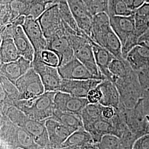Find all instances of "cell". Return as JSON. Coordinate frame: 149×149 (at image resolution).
Returning <instances> with one entry per match:
<instances>
[{"instance_id":"f907efd6","label":"cell","mask_w":149,"mask_h":149,"mask_svg":"<svg viewBox=\"0 0 149 149\" xmlns=\"http://www.w3.org/2000/svg\"><path fill=\"white\" fill-rule=\"evenodd\" d=\"M147 118H148V120H149V116H147Z\"/></svg>"},{"instance_id":"f6af8a7d","label":"cell","mask_w":149,"mask_h":149,"mask_svg":"<svg viewBox=\"0 0 149 149\" xmlns=\"http://www.w3.org/2000/svg\"><path fill=\"white\" fill-rule=\"evenodd\" d=\"M84 149H99L98 148L97 146L96 145V144L93 143V144H90L88 146H87Z\"/></svg>"},{"instance_id":"4fadbf2b","label":"cell","mask_w":149,"mask_h":149,"mask_svg":"<svg viewBox=\"0 0 149 149\" xmlns=\"http://www.w3.org/2000/svg\"><path fill=\"white\" fill-rule=\"evenodd\" d=\"M102 81L98 79H63L59 91L76 97L86 98L88 92L91 89L96 87Z\"/></svg>"},{"instance_id":"d6a6232c","label":"cell","mask_w":149,"mask_h":149,"mask_svg":"<svg viewBox=\"0 0 149 149\" xmlns=\"http://www.w3.org/2000/svg\"><path fill=\"white\" fill-rule=\"evenodd\" d=\"M40 57L44 64L55 68L59 67L60 65L59 56L53 51L45 49L40 53Z\"/></svg>"},{"instance_id":"8fae6325","label":"cell","mask_w":149,"mask_h":149,"mask_svg":"<svg viewBox=\"0 0 149 149\" xmlns=\"http://www.w3.org/2000/svg\"><path fill=\"white\" fill-rule=\"evenodd\" d=\"M54 102L55 109L80 115L89 103L86 98L76 97L61 91L56 92Z\"/></svg>"},{"instance_id":"9a60e30c","label":"cell","mask_w":149,"mask_h":149,"mask_svg":"<svg viewBox=\"0 0 149 149\" xmlns=\"http://www.w3.org/2000/svg\"><path fill=\"white\" fill-rule=\"evenodd\" d=\"M45 124L51 148L61 149L63 144L74 132L71 129L52 118L46 120Z\"/></svg>"},{"instance_id":"d6986e66","label":"cell","mask_w":149,"mask_h":149,"mask_svg":"<svg viewBox=\"0 0 149 149\" xmlns=\"http://www.w3.org/2000/svg\"><path fill=\"white\" fill-rule=\"evenodd\" d=\"M101 91L102 97L100 103L104 106L112 107L117 109L120 104V95L117 88L111 80H102L98 85Z\"/></svg>"},{"instance_id":"83f0119b","label":"cell","mask_w":149,"mask_h":149,"mask_svg":"<svg viewBox=\"0 0 149 149\" xmlns=\"http://www.w3.org/2000/svg\"><path fill=\"white\" fill-rule=\"evenodd\" d=\"M102 105L100 103H88L83 109L80 115L84 126L95 122L97 120L102 118Z\"/></svg>"},{"instance_id":"f1b7e54d","label":"cell","mask_w":149,"mask_h":149,"mask_svg":"<svg viewBox=\"0 0 149 149\" xmlns=\"http://www.w3.org/2000/svg\"><path fill=\"white\" fill-rule=\"evenodd\" d=\"M59 13L61 18L65 23L70 27L74 32L81 34L82 31L78 27L74 17L70 8L66 0H60L58 3Z\"/></svg>"},{"instance_id":"836d02e7","label":"cell","mask_w":149,"mask_h":149,"mask_svg":"<svg viewBox=\"0 0 149 149\" xmlns=\"http://www.w3.org/2000/svg\"><path fill=\"white\" fill-rule=\"evenodd\" d=\"M135 10L130 8L123 0H120L116 6L113 16H132L134 14Z\"/></svg>"},{"instance_id":"cb8c5ba5","label":"cell","mask_w":149,"mask_h":149,"mask_svg":"<svg viewBox=\"0 0 149 149\" xmlns=\"http://www.w3.org/2000/svg\"><path fill=\"white\" fill-rule=\"evenodd\" d=\"M51 118L61 123L74 132L84 128L82 120L80 114L61 112L55 109L53 116Z\"/></svg>"},{"instance_id":"1f68e13d","label":"cell","mask_w":149,"mask_h":149,"mask_svg":"<svg viewBox=\"0 0 149 149\" xmlns=\"http://www.w3.org/2000/svg\"><path fill=\"white\" fill-rule=\"evenodd\" d=\"M92 16L101 12L108 13L107 0H84Z\"/></svg>"},{"instance_id":"bcb514c9","label":"cell","mask_w":149,"mask_h":149,"mask_svg":"<svg viewBox=\"0 0 149 149\" xmlns=\"http://www.w3.org/2000/svg\"><path fill=\"white\" fill-rule=\"evenodd\" d=\"M62 149H81L77 148V147H74V146H71V147H68V148H65Z\"/></svg>"},{"instance_id":"60d3db41","label":"cell","mask_w":149,"mask_h":149,"mask_svg":"<svg viewBox=\"0 0 149 149\" xmlns=\"http://www.w3.org/2000/svg\"><path fill=\"white\" fill-rule=\"evenodd\" d=\"M138 45L149 49V28L139 37Z\"/></svg>"},{"instance_id":"b9f144b4","label":"cell","mask_w":149,"mask_h":149,"mask_svg":"<svg viewBox=\"0 0 149 149\" xmlns=\"http://www.w3.org/2000/svg\"><path fill=\"white\" fill-rule=\"evenodd\" d=\"M120 0H107V6H108V14L109 17L113 16L114 10L118 2Z\"/></svg>"},{"instance_id":"44dd1931","label":"cell","mask_w":149,"mask_h":149,"mask_svg":"<svg viewBox=\"0 0 149 149\" xmlns=\"http://www.w3.org/2000/svg\"><path fill=\"white\" fill-rule=\"evenodd\" d=\"M93 139L95 144L98 143L102 138L107 134L113 135V127L111 120L101 118L95 122L84 126Z\"/></svg>"},{"instance_id":"ee69618b","label":"cell","mask_w":149,"mask_h":149,"mask_svg":"<svg viewBox=\"0 0 149 149\" xmlns=\"http://www.w3.org/2000/svg\"><path fill=\"white\" fill-rule=\"evenodd\" d=\"M127 5L131 8L132 9L134 10L133 8V2L134 0H123Z\"/></svg>"},{"instance_id":"ffe728a7","label":"cell","mask_w":149,"mask_h":149,"mask_svg":"<svg viewBox=\"0 0 149 149\" xmlns=\"http://www.w3.org/2000/svg\"><path fill=\"white\" fill-rule=\"evenodd\" d=\"M125 60L136 72L149 66V49L137 45L128 54Z\"/></svg>"},{"instance_id":"9c48e42d","label":"cell","mask_w":149,"mask_h":149,"mask_svg":"<svg viewBox=\"0 0 149 149\" xmlns=\"http://www.w3.org/2000/svg\"><path fill=\"white\" fill-rule=\"evenodd\" d=\"M47 40V47L46 49L50 50L58 55L60 60L59 66L66 64L74 58L73 48L65 34V29L64 31Z\"/></svg>"},{"instance_id":"5bb4252c","label":"cell","mask_w":149,"mask_h":149,"mask_svg":"<svg viewBox=\"0 0 149 149\" xmlns=\"http://www.w3.org/2000/svg\"><path fill=\"white\" fill-rule=\"evenodd\" d=\"M58 69L62 79H97L85 66L75 57L66 64L58 67Z\"/></svg>"},{"instance_id":"d590c367","label":"cell","mask_w":149,"mask_h":149,"mask_svg":"<svg viewBox=\"0 0 149 149\" xmlns=\"http://www.w3.org/2000/svg\"><path fill=\"white\" fill-rule=\"evenodd\" d=\"M139 81L143 90L149 89V66L136 72Z\"/></svg>"},{"instance_id":"74e56055","label":"cell","mask_w":149,"mask_h":149,"mask_svg":"<svg viewBox=\"0 0 149 149\" xmlns=\"http://www.w3.org/2000/svg\"><path fill=\"white\" fill-rule=\"evenodd\" d=\"M132 149H149V133L137 139L134 143Z\"/></svg>"},{"instance_id":"7c38bea8","label":"cell","mask_w":149,"mask_h":149,"mask_svg":"<svg viewBox=\"0 0 149 149\" xmlns=\"http://www.w3.org/2000/svg\"><path fill=\"white\" fill-rule=\"evenodd\" d=\"M79 29L91 36L93 17L84 0H66Z\"/></svg>"},{"instance_id":"7402d4cb","label":"cell","mask_w":149,"mask_h":149,"mask_svg":"<svg viewBox=\"0 0 149 149\" xmlns=\"http://www.w3.org/2000/svg\"><path fill=\"white\" fill-rule=\"evenodd\" d=\"M13 39L21 56L32 62L35 50L22 26L17 27Z\"/></svg>"},{"instance_id":"c3c4849f","label":"cell","mask_w":149,"mask_h":149,"mask_svg":"<svg viewBox=\"0 0 149 149\" xmlns=\"http://www.w3.org/2000/svg\"><path fill=\"white\" fill-rule=\"evenodd\" d=\"M2 38L1 34L0 33V45H1V42H2ZM0 64H1V60H0Z\"/></svg>"},{"instance_id":"ba28073f","label":"cell","mask_w":149,"mask_h":149,"mask_svg":"<svg viewBox=\"0 0 149 149\" xmlns=\"http://www.w3.org/2000/svg\"><path fill=\"white\" fill-rule=\"evenodd\" d=\"M37 19L47 39L65 29L64 22L59 13L58 3L49 7Z\"/></svg>"},{"instance_id":"7dc6e473","label":"cell","mask_w":149,"mask_h":149,"mask_svg":"<svg viewBox=\"0 0 149 149\" xmlns=\"http://www.w3.org/2000/svg\"><path fill=\"white\" fill-rule=\"evenodd\" d=\"M43 149H55L53 148H51V147H48V148H43Z\"/></svg>"},{"instance_id":"277c9868","label":"cell","mask_w":149,"mask_h":149,"mask_svg":"<svg viewBox=\"0 0 149 149\" xmlns=\"http://www.w3.org/2000/svg\"><path fill=\"white\" fill-rule=\"evenodd\" d=\"M112 81L117 88L120 103L123 106L132 108L141 99L143 90L139 81L137 73L134 70L125 77H113Z\"/></svg>"},{"instance_id":"e575fe53","label":"cell","mask_w":149,"mask_h":149,"mask_svg":"<svg viewBox=\"0 0 149 149\" xmlns=\"http://www.w3.org/2000/svg\"><path fill=\"white\" fill-rule=\"evenodd\" d=\"M102 97L101 91L98 88V86L91 89L87 93L86 99L91 104L100 103Z\"/></svg>"},{"instance_id":"5b68a950","label":"cell","mask_w":149,"mask_h":149,"mask_svg":"<svg viewBox=\"0 0 149 149\" xmlns=\"http://www.w3.org/2000/svg\"><path fill=\"white\" fill-rule=\"evenodd\" d=\"M116 109L137 138L149 133V122L144 113L141 99L134 108H127L120 103Z\"/></svg>"},{"instance_id":"603a6c76","label":"cell","mask_w":149,"mask_h":149,"mask_svg":"<svg viewBox=\"0 0 149 149\" xmlns=\"http://www.w3.org/2000/svg\"><path fill=\"white\" fill-rule=\"evenodd\" d=\"M94 143L90 133L84 128L73 132L61 145V149L74 146L84 149L90 144Z\"/></svg>"},{"instance_id":"681fc988","label":"cell","mask_w":149,"mask_h":149,"mask_svg":"<svg viewBox=\"0 0 149 149\" xmlns=\"http://www.w3.org/2000/svg\"><path fill=\"white\" fill-rule=\"evenodd\" d=\"M145 2L149 3V0H145Z\"/></svg>"},{"instance_id":"ac0fdd59","label":"cell","mask_w":149,"mask_h":149,"mask_svg":"<svg viewBox=\"0 0 149 149\" xmlns=\"http://www.w3.org/2000/svg\"><path fill=\"white\" fill-rule=\"evenodd\" d=\"M88 40L91 44L96 64L100 71L106 79L112 81L113 76L108 68L111 61L116 58L105 48L95 42L90 37H88Z\"/></svg>"},{"instance_id":"f546056e","label":"cell","mask_w":149,"mask_h":149,"mask_svg":"<svg viewBox=\"0 0 149 149\" xmlns=\"http://www.w3.org/2000/svg\"><path fill=\"white\" fill-rule=\"evenodd\" d=\"M99 149H124L121 139L113 134H107L97 143Z\"/></svg>"},{"instance_id":"4dcf8cb0","label":"cell","mask_w":149,"mask_h":149,"mask_svg":"<svg viewBox=\"0 0 149 149\" xmlns=\"http://www.w3.org/2000/svg\"><path fill=\"white\" fill-rule=\"evenodd\" d=\"M0 83L3 86L9 98L13 102V104L15 102L18 101L19 92L16 85L8 80L5 76L0 74Z\"/></svg>"},{"instance_id":"6da1fadb","label":"cell","mask_w":149,"mask_h":149,"mask_svg":"<svg viewBox=\"0 0 149 149\" xmlns=\"http://www.w3.org/2000/svg\"><path fill=\"white\" fill-rule=\"evenodd\" d=\"M90 37L116 58L124 59L120 40L111 26L110 17L108 13L101 12L93 16Z\"/></svg>"},{"instance_id":"8992f818","label":"cell","mask_w":149,"mask_h":149,"mask_svg":"<svg viewBox=\"0 0 149 149\" xmlns=\"http://www.w3.org/2000/svg\"><path fill=\"white\" fill-rule=\"evenodd\" d=\"M15 85L19 92L18 101L32 100L45 92L39 75L32 67L16 81Z\"/></svg>"},{"instance_id":"4316f807","label":"cell","mask_w":149,"mask_h":149,"mask_svg":"<svg viewBox=\"0 0 149 149\" xmlns=\"http://www.w3.org/2000/svg\"><path fill=\"white\" fill-rule=\"evenodd\" d=\"M108 69L112 74L113 78L125 77L134 71L125 59L117 58H114L112 60L111 64H109Z\"/></svg>"},{"instance_id":"d4e9b609","label":"cell","mask_w":149,"mask_h":149,"mask_svg":"<svg viewBox=\"0 0 149 149\" xmlns=\"http://www.w3.org/2000/svg\"><path fill=\"white\" fill-rule=\"evenodd\" d=\"M21 57L12 38L2 39L0 45L1 63L5 64L16 61Z\"/></svg>"},{"instance_id":"ab89813d","label":"cell","mask_w":149,"mask_h":149,"mask_svg":"<svg viewBox=\"0 0 149 149\" xmlns=\"http://www.w3.org/2000/svg\"><path fill=\"white\" fill-rule=\"evenodd\" d=\"M141 101L145 114L149 116V89L143 90Z\"/></svg>"},{"instance_id":"3957f363","label":"cell","mask_w":149,"mask_h":149,"mask_svg":"<svg viewBox=\"0 0 149 149\" xmlns=\"http://www.w3.org/2000/svg\"><path fill=\"white\" fill-rule=\"evenodd\" d=\"M56 92H45L37 97L29 100H19L14 105L29 117L39 121H45L53 117L55 109L54 97Z\"/></svg>"},{"instance_id":"2e32d148","label":"cell","mask_w":149,"mask_h":149,"mask_svg":"<svg viewBox=\"0 0 149 149\" xmlns=\"http://www.w3.org/2000/svg\"><path fill=\"white\" fill-rule=\"evenodd\" d=\"M110 24L120 40L121 44L135 34L134 14L132 16L110 17Z\"/></svg>"},{"instance_id":"f35d334b","label":"cell","mask_w":149,"mask_h":149,"mask_svg":"<svg viewBox=\"0 0 149 149\" xmlns=\"http://www.w3.org/2000/svg\"><path fill=\"white\" fill-rule=\"evenodd\" d=\"M116 114V109L112 107L104 106L102 107V117L107 120H111Z\"/></svg>"},{"instance_id":"30bf717a","label":"cell","mask_w":149,"mask_h":149,"mask_svg":"<svg viewBox=\"0 0 149 149\" xmlns=\"http://www.w3.org/2000/svg\"><path fill=\"white\" fill-rule=\"evenodd\" d=\"M22 27L34 49L35 53H40L47 49V40L37 19L26 16Z\"/></svg>"},{"instance_id":"7bdbcfd3","label":"cell","mask_w":149,"mask_h":149,"mask_svg":"<svg viewBox=\"0 0 149 149\" xmlns=\"http://www.w3.org/2000/svg\"><path fill=\"white\" fill-rule=\"evenodd\" d=\"M145 3V0H134L133 8L134 10L138 8Z\"/></svg>"},{"instance_id":"52a82bcc","label":"cell","mask_w":149,"mask_h":149,"mask_svg":"<svg viewBox=\"0 0 149 149\" xmlns=\"http://www.w3.org/2000/svg\"><path fill=\"white\" fill-rule=\"evenodd\" d=\"M32 67L39 75L45 92L59 91L63 79L59 74L58 68L44 64L40 59V53L34 54Z\"/></svg>"},{"instance_id":"e0dca14e","label":"cell","mask_w":149,"mask_h":149,"mask_svg":"<svg viewBox=\"0 0 149 149\" xmlns=\"http://www.w3.org/2000/svg\"><path fill=\"white\" fill-rule=\"evenodd\" d=\"M32 68V61L21 56L16 61L0 64V74L15 85L16 81Z\"/></svg>"},{"instance_id":"816d5d0a","label":"cell","mask_w":149,"mask_h":149,"mask_svg":"<svg viewBox=\"0 0 149 149\" xmlns=\"http://www.w3.org/2000/svg\"><path fill=\"white\" fill-rule=\"evenodd\" d=\"M1 27H2V26H1V25H0V29H1Z\"/></svg>"},{"instance_id":"8d00e7d4","label":"cell","mask_w":149,"mask_h":149,"mask_svg":"<svg viewBox=\"0 0 149 149\" xmlns=\"http://www.w3.org/2000/svg\"><path fill=\"white\" fill-rule=\"evenodd\" d=\"M13 105V102L9 98L3 86L0 83V111H6L7 108Z\"/></svg>"},{"instance_id":"484cf974","label":"cell","mask_w":149,"mask_h":149,"mask_svg":"<svg viewBox=\"0 0 149 149\" xmlns=\"http://www.w3.org/2000/svg\"><path fill=\"white\" fill-rule=\"evenodd\" d=\"M134 21L135 33L139 38L149 28V3L145 2L135 10Z\"/></svg>"},{"instance_id":"7a4b0ae2","label":"cell","mask_w":149,"mask_h":149,"mask_svg":"<svg viewBox=\"0 0 149 149\" xmlns=\"http://www.w3.org/2000/svg\"><path fill=\"white\" fill-rule=\"evenodd\" d=\"M65 34L73 48L74 57L84 64L97 79H106L96 64L92 48L88 40L89 36L85 32L80 35L70 28L65 30Z\"/></svg>"}]
</instances>
